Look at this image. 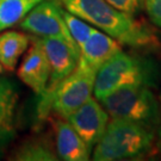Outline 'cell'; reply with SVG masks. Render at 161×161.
<instances>
[{"label":"cell","mask_w":161,"mask_h":161,"mask_svg":"<svg viewBox=\"0 0 161 161\" xmlns=\"http://www.w3.org/2000/svg\"><path fill=\"white\" fill-rule=\"evenodd\" d=\"M19 26L41 38H61L78 46L69 34L64 18V8L58 0H42L24 17Z\"/></svg>","instance_id":"obj_7"},{"label":"cell","mask_w":161,"mask_h":161,"mask_svg":"<svg viewBox=\"0 0 161 161\" xmlns=\"http://www.w3.org/2000/svg\"><path fill=\"white\" fill-rule=\"evenodd\" d=\"M67 121L79 136L93 148L108 127L109 114L99 100L90 98L86 103L67 117Z\"/></svg>","instance_id":"obj_8"},{"label":"cell","mask_w":161,"mask_h":161,"mask_svg":"<svg viewBox=\"0 0 161 161\" xmlns=\"http://www.w3.org/2000/svg\"><path fill=\"white\" fill-rule=\"evenodd\" d=\"M68 12L91 23L122 44L134 48L148 47L155 42L148 28L132 16L116 8L106 0H58Z\"/></svg>","instance_id":"obj_1"},{"label":"cell","mask_w":161,"mask_h":161,"mask_svg":"<svg viewBox=\"0 0 161 161\" xmlns=\"http://www.w3.org/2000/svg\"><path fill=\"white\" fill-rule=\"evenodd\" d=\"M159 109H160V134H161V93L159 96Z\"/></svg>","instance_id":"obj_19"},{"label":"cell","mask_w":161,"mask_h":161,"mask_svg":"<svg viewBox=\"0 0 161 161\" xmlns=\"http://www.w3.org/2000/svg\"><path fill=\"white\" fill-rule=\"evenodd\" d=\"M154 74L147 61L121 50L98 69L93 93L97 100H102L123 87L149 86L154 82Z\"/></svg>","instance_id":"obj_3"},{"label":"cell","mask_w":161,"mask_h":161,"mask_svg":"<svg viewBox=\"0 0 161 161\" xmlns=\"http://www.w3.org/2000/svg\"><path fill=\"white\" fill-rule=\"evenodd\" d=\"M144 8L152 23L161 28V0H144Z\"/></svg>","instance_id":"obj_18"},{"label":"cell","mask_w":161,"mask_h":161,"mask_svg":"<svg viewBox=\"0 0 161 161\" xmlns=\"http://www.w3.org/2000/svg\"><path fill=\"white\" fill-rule=\"evenodd\" d=\"M41 41L50 64V78L48 86L44 93L40 96L41 99L37 108L40 119H44L52 109V97L54 91L61 84V81L76 68L80 60V48L61 38L43 37Z\"/></svg>","instance_id":"obj_6"},{"label":"cell","mask_w":161,"mask_h":161,"mask_svg":"<svg viewBox=\"0 0 161 161\" xmlns=\"http://www.w3.org/2000/svg\"><path fill=\"white\" fill-rule=\"evenodd\" d=\"M42 0H0V31L19 24Z\"/></svg>","instance_id":"obj_15"},{"label":"cell","mask_w":161,"mask_h":161,"mask_svg":"<svg viewBox=\"0 0 161 161\" xmlns=\"http://www.w3.org/2000/svg\"><path fill=\"white\" fill-rule=\"evenodd\" d=\"M31 38L18 31H5L0 34V64L7 70H14L18 61L26 53Z\"/></svg>","instance_id":"obj_13"},{"label":"cell","mask_w":161,"mask_h":161,"mask_svg":"<svg viewBox=\"0 0 161 161\" xmlns=\"http://www.w3.org/2000/svg\"><path fill=\"white\" fill-rule=\"evenodd\" d=\"M109 4L115 6L116 8L125 12L130 16L136 14L144 6V0H106Z\"/></svg>","instance_id":"obj_17"},{"label":"cell","mask_w":161,"mask_h":161,"mask_svg":"<svg viewBox=\"0 0 161 161\" xmlns=\"http://www.w3.org/2000/svg\"><path fill=\"white\" fill-rule=\"evenodd\" d=\"M96 75L97 70L80 56L76 68L61 81L53 93L50 111L60 118L67 119L70 114L92 98Z\"/></svg>","instance_id":"obj_5"},{"label":"cell","mask_w":161,"mask_h":161,"mask_svg":"<svg viewBox=\"0 0 161 161\" xmlns=\"http://www.w3.org/2000/svg\"><path fill=\"white\" fill-rule=\"evenodd\" d=\"M55 148L58 159L64 161L90 160L92 148L79 136L67 119L60 118L54 121Z\"/></svg>","instance_id":"obj_11"},{"label":"cell","mask_w":161,"mask_h":161,"mask_svg":"<svg viewBox=\"0 0 161 161\" xmlns=\"http://www.w3.org/2000/svg\"><path fill=\"white\" fill-rule=\"evenodd\" d=\"M18 78L30 87L37 96H42L50 78V64L41 37L31 40L22 64L17 70Z\"/></svg>","instance_id":"obj_9"},{"label":"cell","mask_w":161,"mask_h":161,"mask_svg":"<svg viewBox=\"0 0 161 161\" xmlns=\"http://www.w3.org/2000/svg\"><path fill=\"white\" fill-rule=\"evenodd\" d=\"M111 118L124 119L153 129L160 121V109L149 86L123 87L99 100Z\"/></svg>","instance_id":"obj_4"},{"label":"cell","mask_w":161,"mask_h":161,"mask_svg":"<svg viewBox=\"0 0 161 161\" xmlns=\"http://www.w3.org/2000/svg\"><path fill=\"white\" fill-rule=\"evenodd\" d=\"M64 22H66V25L68 28L69 34L73 37V40L78 44V47L80 48L81 44L90 36L91 31L93 30V26L87 24L86 20L81 19L78 16L68 12L67 10H64Z\"/></svg>","instance_id":"obj_16"},{"label":"cell","mask_w":161,"mask_h":161,"mask_svg":"<svg viewBox=\"0 0 161 161\" xmlns=\"http://www.w3.org/2000/svg\"><path fill=\"white\" fill-rule=\"evenodd\" d=\"M121 50L117 41L99 29L93 28L87 40L80 46V56L98 72L109 58Z\"/></svg>","instance_id":"obj_12"},{"label":"cell","mask_w":161,"mask_h":161,"mask_svg":"<svg viewBox=\"0 0 161 161\" xmlns=\"http://www.w3.org/2000/svg\"><path fill=\"white\" fill-rule=\"evenodd\" d=\"M19 93L17 85L0 74V155L5 153L17 135L16 112Z\"/></svg>","instance_id":"obj_10"},{"label":"cell","mask_w":161,"mask_h":161,"mask_svg":"<svg viewBox=\"0 0 161 161\" xmlns=\"http://www.w3.org/2000/svg\"><path fill=\"white\" fill-rule=\"evenodd\" d=\"M153 142V129L134 122L112 118L94 146L92 159L96 161L137 159L148 153Z\"/></svg>","instance_id":"obj_2"},{"label":"cell","mask_w":161,"mask_h":161,"mask_svg":"<svg viewBox=\"0 0 161 161\" xmlns=\"http://www.w3.org/2000/svg\"><path fill=\"white\" fill-rule=\"evenodd\" d=\"M13 160L19 161H56V148L47 137H30L23 141L12 153Z\"/></svg>","instance_id":"obj_14"},{"label":"cell","mask_w":161,"mask_h":161,"mask_svg":"<svg viewBox=\"0 0 161 161\" xmlns=\"http://www.w3.org/2000/svg\"><path fill=\"white\" fill-rule=\"evenodd\" d=\"M3 72H4V67H3V66H1V64H0V74H1V73H3Z\"/></svg>","instance_id":"obj_20"}]
</instances>
